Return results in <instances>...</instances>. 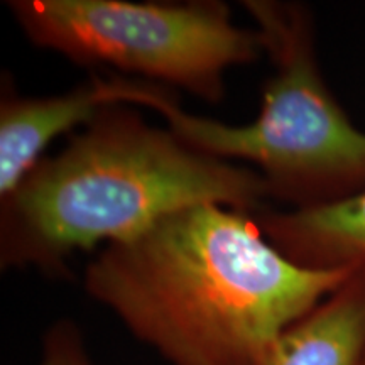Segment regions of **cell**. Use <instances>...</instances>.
Here are the masks:
<instances>
[{
    "instance_id": "cell-1",
    "label": "cell",
    "mask_w": 365,
    "mask_h": 365,
    "mask_svg": "<svg viewBox=\"0 0 365 365\" xmlns=\"http://www.w3.org/2000/svg\"><path fill=\"white\" fill-rule=\"evenodd\" d=\"M350 274L299 266L250 213L207 203L102 249L83 282L171 365H261L281 333Z\"/></svg>"
},
{
    "instance_id": "cell-5",
    "label": "cell",
    "mask_w": 365,
    "mask_h": 365,
    "mask_svg": "<svg viewBox=\"0 0 365 365\" xmlns=\"http://www.w3.org/2000/svg\"><path fill=\"white\" fill-rule=\"evenodd\" d=\"M113 105L105 80L93 75L83 85L51 97H22L11 85L0 100V200L12 195L46 158L59 135L90 124L102 108Z\"/></svg>"
},
{
    "instance_id": "cell-4",
    "label": "cell",
    "mask_w": 365,
    "mask_h": 365,
    "mask_svg": "<svg viewBox=\"0 0 365 365\" xmlns=\"http://www.w3.org/2000/svg\"><path fill=\"white\" fill-rule=\"evenodd\" d=\"M7 7L38 48L210 103L225 97L228 70L264 54L259 31L237 26L230 7L217 0H11Z\"/></svg>"
},
{
    "instance_id": "cell-9",
    "label": "cell",
    "mask_w": 365,
    "mask_h": 365,
    "mask_svg": "<svg viewBox=\"0 0 365 365\" xmlns=\"http://www.w3.org/2000/svg\"><path fill=\"white\" fill-rule=\"evenodd\" d=\"M362 365H365V355H364V360H362Z\"/></svg>"
},
{
    "instance_id": "cell-2",
    "label": "cell",
    "mask_w": 365,
    "mask_h": 365,
    "mask_svg": "<svg viewBox=\"0 0 365 365\" xmlns=\"http://www.w3.org/2000/svg\"><path fill=\"white\" fill-rule=\"evenodd\" d=\"M207 203L254 215L269 198L252 168L191 148L127 105H108L0 200V266L61 276L73 254L122 244Z\"/></svg>"
},
{
    "instance_id": "cell-3",
    "label": "cell",
    "mask_w": 365,
    "mask_h": 365,
    "mask_svg": "<svg viewBox=\"0 0 365 365\" xmlns=\"http://www.w3.org/2000/svg\"><path fill=\"white\" fill-rule=\"evenodd\" d=\"M272 65L252 122L230 125L186 112L171 90L144 80L107 76L113 105L158 112L191 148L223 161H245L264 180L267 198L286 208L336 203L365 191V132L328 88L317 56L308 6L244 0Z\"/></svg>"
},
{
    "instance_id": "cell-8",
    "label": "cell",
    "mask_w": 365,
    "mask_h": 365,
    "mask_svg": "<svg viewBox=\"0 0 365 365\" xmlns=\"http://www.w3.org/2000/svg\"><path fill=\"white\" fill-rule=\"evenodd\" d=\"M39 365H95L76 323L59 319L46 331Z\"/></svg>"
},
{
    "instance_id": "cell-6",
    "label": "cell",
    "mask_w": 365,
    "mask_h": 365,
    "mask_svg": "<svg viewBox=\"0 0 365 365\" xmlns=\"http://www.w3.org/2000/svg\"><path fill=\"white\" fill-rule=\"evenodd\" d=\"M262 234L287 259L309 269L365 271V191L313 208H262Z\"/></svg>"
},
{
    "instance_id": "cell-7",
    "label": "cell",
    "mask_w": 365,
    "mask_h": 365,
    "mask_svg": "<svg viewBox=\"0 0 365 365\" xmlns=\"http://www.w3.org/2000/svg\"><path fill=\"white\" fill-rule=\"evenodd\" d=\"M365 271L350 274L274 341L261 365H362Z\"/></svg>"
}]
</instances>
